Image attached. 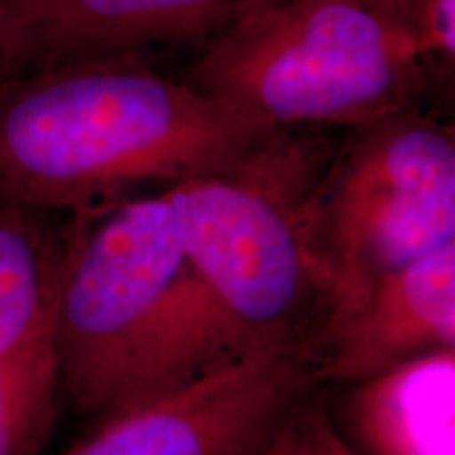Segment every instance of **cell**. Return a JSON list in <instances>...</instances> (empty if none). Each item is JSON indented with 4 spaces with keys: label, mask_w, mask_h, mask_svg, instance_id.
I'll list each match as a JSON object with an SVG mask.
<instances>
[{
    "label": "cell",
    "mask_w": 455,
    "mask_h": 455,
    "mask_svg": "<svg viewBox=\"0 0 455 455\" xmlns=\"http://www.w3.org/2000/svg\"><path fill=\"white\" fill-rule=\"evenodd\" d=\"M275 129L135 57L0 81V196L60 215L235 167Z\"/></svg>",
    "instance_id": "6da1fadb"
},
{
    "label": "cell",
    "mask_w": 455,
    "mask_h": 455,
    "mask_svg": "<svg viewBox=\"0 0 455 455\" xmlns=\"http://www.w3.org/2000/svg\"><path fill=\"white\" fill-rule=\"evenodd\" d=\"M53 344L61 395L100 424L238 361L163 192L72 215Z\"/></svg>",
    "instance_id": "7a4b0ae2"
},
{
    "label": "cell",
    "mask_w": 455,
    "mask_h": 455,
    "mask_svg": "<svg viewBox=\"0 0 455 455\" xmlns=\"http://www.w3.org/2000/svg\"><path fill=\"white\" fill-rule=\"evenodd\" d=\"M419 64L403 17L373 0H244L188 84L275 131L365 127L405 110Z\"/></svg>",
    "instance_id": "3957f363"
},
{
    "label": "cell",
    "mask_w": 455,
    "mask_h": 455,
    "mask_svg": "<svg viewBox=\"0 0 455 455\" xmlns=\"http://www.w3.org/2000/svg\"><path fill=\"white\" fill-rule=\"evenodd\" d=\"M327 163L321 148L275 131L235 167L163 192L236 358L316 341L327 325L329 299L304 220Z\"/></svg>",
    "instance_id": "277c9868"
},
{
    "label": "cell",
    "mask_w": 455,
    "mask_h": 455,
    "mask_svg": "<svg viewBox=\"0 0 455 455\" xmlns=\"http://www.w3.org/2000/svg\"><path fill=\"white\" fill-rule=\"evenodd\" d=\"M304 220L329 325L382 276L455 243L451 129L403 110L365 124L327 163Z\"/></svg>",
    "instance_id": "5b68a950"
},
{
    "label": "cell",
    "mask_w": 455,
    "mask_h": 455,
    "mask_svg": "<svg viewBox=\"0 0 455 455\" xmlns=\"http://www.w3.org/2000/svg\"><path fill=\"white\" fill-rule=\"evenodd\" d=\"M318 388L316 341L251 352L98 424L68 455H249Z\"/></svg>",
    "instance_id": "8992f818"
},
{
    "label": "cell",
    "mask_w": 455,
    "mask_h": 455,
    "mask_svg": "<svg viewBox=\"0 0 455 455\" xmlns=\"http://www.w3.org/2000/svg\"><path fill=\"white\" fill-rule=\"evenodd\" d=\"M447 350H455V243L382 276L323 329L318 382H361Z\"/></svg>",
    "instance_id": "52a82bcc"
},
{
    "label": "cell",
    "mask_w": 455,
    "mask_h": 455,
    "mask_svg": "<svg viewBox=\"0 0 455 455\" xmlns=\"http://www.w3.org/2000/svg\"><path fill=\"white\" fill-rule=\"evenodd\" d=\"M15 72L133 57L220 28L244 0H4Z\"/></svg>",
    "instance_id": "ba28073f"
},
{
    "label": "cell",
    "mask_w": 455,
    "mask_h": 455,
    "mask_svg": "<svg viewBox=\"0 0 455 455\" xmlns=\"http://www.w3.org/2000/svg\"><path fill=\"white\" fill-rule=\"evenodd\" d=\"M346 388L331 419L355 455H455V350Z\"/></svg>",
    "instance_id": "9c48e42d"
},
{
    "label": "cell",
    "mask_w": 455,
    "mask_h": 455,
    "mask_svg": "<svg viewBox=\"0 0 455 455\" xmlns=\"http://www.w3.org/2000/svg\"><path fill=\"white\" fill-rule=\"evenodd\" d=\"M72 215L0 196V358L53 325Z\"/></svg>",
    "instance_id": "30bf717a"
},
{
    "label": "cell",
    "mask_w": 455,
    "mask_h": 455,
    "mask_svg": "<svg viewBox=\"0 0 455 455\" xmlns=\"http://www.w3.org/2000/svg\"><path fill=\"white\" fill-rule=\"evenodd\" d=\"M61 384L53 325L0 358V455H38L49 443Z\"/></svg>",
    "instance_id": "8fae6325"
},
{
    "label": "cell",
    "mask_w": 455,
    "mask_h": 455,
    "mask_svg": "<svg viewBox=\"0 0 455 455\" xmlns=\"http://www.w3.org/2000/svg\"><path fill=\"white\" fill-rule=\"evenodd\" d=\"M249 455H355L335 428L321 392H312Z\"/></svg>",
    "instance_id": "7c38bea8"
},
{
    "label": "cell",
    "mask_w": 455,
    "mask_h": 455,
    "mask_svg": "<svg viewBox=\"0 0 455 455\" xmlns=\"http://www.w3.org/2000/svg\"><path fill=\"white\" fill-rule=\"evenodd\" d=\"M419 53H455V0H405L401 11Z\"/></svg>",
    "instance_id": "4fadbf2b"
},
{
    "label": "cell",
    "mask_w": 455,
    "mask_h": 455,
    "mask_svg": "<svg viewBox=\"0 0 455 455\" xmlns=\"http://www.w3.org/2000/svg\"><path fill=\"white\" fill-rule=\"evenodd\" d=\"M15 72L13 61V41H11V26L7 3L0 0V81L11 76Z\"/></svg>",
    "instance_id": "5bb4252c"
},
{
    "label": "cell",
    "mask_w": 455,
    "mask_h": 455,
    "mask_svg": "<svg viewBox=\"0 0 455 455\" xmlns=\"http://www.w3.org/2000/svg\"><path fill=\"white\" fill-rule=\"evenodd\" d=\"M373 3L384 4V7L392 9L398 17H401V11H403V4H405V0H373Z\"/></svg>",
    "instance_id": "9a60e30c"
}]
</instances>
